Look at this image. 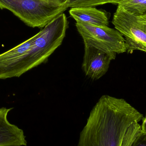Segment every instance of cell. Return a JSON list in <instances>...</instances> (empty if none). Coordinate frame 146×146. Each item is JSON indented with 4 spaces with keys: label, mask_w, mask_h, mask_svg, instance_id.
<instances>
[{
    "label": "cell",
    "mask_w": 146,
    "mask_h": 146,
    "mask_svg": "<svg viewBox=\"0 0 146 146\" xmlns=\"http://www.w3.org/2000/svg\"><path fill=\"white\" fill-rule=\"evenodd\" d=\"M116 55L107 53L88 44H84L82 68L86 76L93 80H98L105 74L111 62Z\"/></svg>",
    "instance_id": "obj_5"
},
{
    "label": "cell",
    "mask_w": 146,
    "mask_h": 146,
    "mask_svg": "<svg viewBox=\"0 0 146 146\" xmlns=\"http://www.w3.org/2000/svg\"><path fill=\"white\" fill-rule=\"evenodd\" d=\"M139 17H140L141 18H142L143 19L146 21V15H143V16H139Z\"/></svg>",
    "instance_id": "obj_13"
},
{
    "label": "cell",
    "mask_w": 146,
    "mask_h": 146,
    "mask_svg": "<svg viewBox=\"0 0 146 146\" xmlns=\"http://www.w3.org/2000/svg\"><path fill=\"white\" fill-rule=\"evenodd\" d=\"M124 0H68L66 3L68 8L94 7L106 3L120 4Z\"/></svg>",
    "instance_id": "obj_10"
},
{
    "label": "cell",
    "mask_w": 146,
    "mask_h": 146,
    "mask_svg": "<svg viewBox=\"0 0 146 146\" xmlns=\"http://www.w3.org/2000/svg\"><path fill=\"white\" fill-rule=\"evenodd\" d=\"M13 108H0V146H26L27 141L24 131L8 120Z\"/></svg>",
    "instance_id": "obj_6"
},
{
    "label": "cell",
    "mask_w": 146,
    "mask_h": 146,
    "mask_svg": "<svg viewBox=\"0 0 146 146\" xmlns=\"http://www.w3.org/2000/svg\"><path fill=\"white\" fill-rule=\"evenodd\" d=\"M76 26L84 44L114 54L127 52L125 38L116 29L83 23H76Z\"/></svg>",
    "instance_id": "obj_3"
},
{
    "label": "cell",
    "mask_w": 146,
    "mask_h": 146,
    "mask_svg": "<svg viewBox=\"0 0 146 146\" xmlns=\"http://www.w3.org/2000/svg\"><path fill=\"white\" fill-rule=\"evenodd\" d=\"M0 8L11 11L28 26L41 28L68 8L43 0H0Z\"/></svg>",
    "instance_id": "obj_2"
},
{
    "label": "cell",
    "mask_w": 146,
    "mask_h": 146,
    "mask_svg": "<svg viewBox=\"0 0 146 146\" xmlns=\"http://www.w3.org/2000/svg\"><path fill=\"white\" fill-rule=\"evenodd\" d=\"M69 13L76 23H86L100 27L109 25L107 13L94 7L71 8Z\"/></svg>",
    "instance_id": "obj_7"
},
{
    "label": "cell",
    "mask_w": 146,
    "mask_h": 146,
    "mask_svg": "<svg viewBox=\"0 0 146 146\" xmlns=\"http://www.w3.org/2000/svg\"><path fill=\"white\" fill-rule=\"evenodd\" d=\"M142 125H141V129L143 133H146V116L142 118Z\"/></svg>",
    "instance_id": "obj_12"
},
{
    "label": "cell",
    "mask_w": 146,
    "mask_h": 146,
    "mask_svg": "<svg viewBox=\"0 0 146 146\" xmlns=\"http://www.w3.org/2000/svg\"><path fill=\"white\" fill-rule=\"evenodd\" d=\"M112 23L115 29L124 37L127 53L132 54L135 50L146 53V20L118 5Z\"/></svg>",
    "instance_id": "obj_4"
},
{
    "label": "cell",
    "mask_w": 146,
    "mask_h": 146,
    "mask_svg": "<svg viewBox=\"0 0 146 146\" xmlns=\"http://www.w3.org/2000/svg\"><path fill=\"white\" fill-rule=\"evenodd\" d=\"M143 117L123 99L103 95L91 110L77 146H121L129 126Z\"/></svg>",
    "instance_id": "obj_1"
},
{
    "label": "cell",
    "mask_w": 146,
    "mask_h": 146,
    "mask_svg": "<svg viewBox=\"0 0 146 146\" xmlns=\"http://www.w3.org/2000/svg\"><path fill=\"white\" fill-rule=\"evenodd\" d=\"M121 146H146V133L137 121L129 126L124 135Z\"/></svg>",
    "instance_id": "obj_8"
},
{
    "label": "cell",
    "mask_w": 146,
    "mask_h": 146,
    "mask_svg": "<svg viewBox=\"0 0 146 146\" xmlns=\"http://www.w3.org/2000/svg\"><path fill=\"white\" fill-rule=\"evenodd\" d=\"M128 12L137 16L146 15V0H124L121 4Z\"/></svg>",
    "instance_id": "obj_9"
},
{
    "label": "cell",
    "mask_w": 146,
    "mask_h": 146,
    "mask_svg": "<svg viewBox=\"0 0 146 146\" xmlns=\"http://www.w3.org/2000/svg\"><path fill=\"white\" fill-rule=\"evenodd\" d=\"M48 2L51 3L58 5H64L66 4L68 0H43Z\"/></svg>",
    "instance_id": "obj_11"
}]
</instances>
